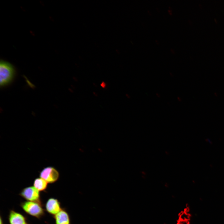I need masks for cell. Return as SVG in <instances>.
Listing matches in <instances>:
<instances>
[{"mask_svg":"<svg viewBox=\"0 0 224 224\" xmlns=\"http://www.w3.org/2000/svg\"><path fill=\"white\" fill-rule=\"evenodd\" d=\"M14 69L9 63L1 61L0 63V84L5 86L12 80L14 74Z\"/></svg>","mask_w":224,"mask_h":224,"instance_id":"1","label":"cell"},{"mask_svg":"<svg viewBox=\"0 0 224 224\" xmlns=\"http://www.w3.org/2000/svg\"><path fill=\"white\" fill-rule=\"evenodd\" d=\"M20 206L26 213L37 218H40L44 215V210L41 204L27 201L21 203Z\"/></svg>","mask_w":224,"mask_h":224,"instance_id":"2","label":"cell"},{"mask_svg":"<svg viewBox=\"0 0 224 224\" xmlns=\"http://www.w3.org/2000/svg\"><path fill=\"white\" fill-rule=\"evenodd\" d=\"M19 194L27 201L37 202L41 204L39 191L34 186L25 188L21 191Z\"/></svg>","mask_w":224,"mask_h":224,"instance_id":"3","label":"cell"},{"mask_svg":"<svg viewBox=\"0 0 224 224\" xmlns=\"http://www.w3.org/2000/svg\"><path fill=\"white\" fill-rule=\"evenodd\" d=\"M59 174L58 172L54 167L48 166L44 168L40 172V176L48 183H53L58 179Z\"/></svg>","mask_w":224,"mask_h":224,"instance_id":"4","label":"cell"},{"mask_svg":"<svg viewBox=\"0 0 224 224\" xmlns=\"http://www.w3.org/2000/svg\"><path fill=\"white\" fill-rule=\"evenodd\" d=\"M45 207L47 212L54 216L62 209L59 201L57 199L53 198L48 199L45 204Z\"/></svg>","mask_w":224,"mask_h":224,"instance_id":"5","label":"cell"},{"mask_svg":"<svg viewBox=\"0 0 224 224\" xmlns=\"http://www.w3.org/2000/svg\"><path fill=\"white\" fill-rule=\"evenodd\" d=\"M8 220L10 224H28L25 216L13 210L10 211Z\"/></svg>","mask_w":224,"mask_h":224,"instance_id":"6","label":"cell"},{"mask_svg":"<svg viewBox=\"0 0 224 224\" xmlns=\"http://www.w3.org/2000/svg\"><path fill=\"white\" fill-rule=\"evenodd\" d=\"M54 216L56 224H70L69 214L64 209H62Z\"/></svg>","mask_w":224,"mask_h":224,"instance_id":"7","label":"cell"},{"mask_svg":"<svg viewBox=\"0 0 224 224\" xmlns=\"http://www.w3.org/2000/svg\"><path fill=\"white\" fill-rule=\"evenodd\" d=\"M33 185L39 191H44L47 188L48 183L41 178H37L35 180Z\"/></svg>","mask_w":224,"mask_h":224,"instance_id":"8","label":"cell"},{"mask_svg":"<svg viewBox=\"0 0 224 224\" xmlns=\"http://www.w3.org/2000/svg\"><path fill=\"white\" fill-rule=\"evenodd\" d=\"M100 86L103 88H105L107 86L106 83L104 81H102L100 84Z\"/></svg>","mask_w":224,"mask_h":224,"instance_id":"9","label":"cell"},{"mask_svg":"<svg viewBox=\"0 0 224 224\" xmlns=\"http://www.w3.org/2000/svg\"><path fill=\"white\" fill-rule=\"evenodd\" d=\"M0 224H3V221L2 220V218H0Z\"/></svg>","mask_w":224,"mask_h":224,"instance_id":"10","label":"cell"}]
</instances>
